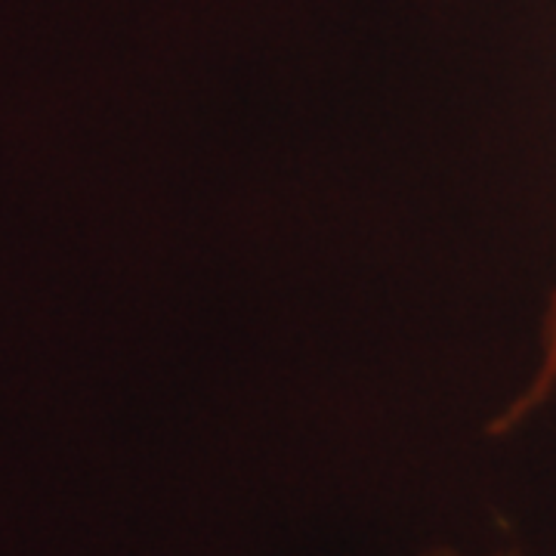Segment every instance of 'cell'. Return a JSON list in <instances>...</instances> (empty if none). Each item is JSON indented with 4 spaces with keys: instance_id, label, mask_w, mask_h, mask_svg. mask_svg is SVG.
Here are the masks:
<instances>
[{
    "instance_id": "6da1fadb",
    "label": "cell",
    "mask_w": 556,
    "mask_h": 556,
    "mask_svg": "<svg viewBox=\"0 0 556 556\" xmlns=\"http://www.w3.org/2000/svg\"><path fill=\"white\" fill-rule=\"evenodd\" d=\"M556 396V291L547 313H544V325H541V350H538V362L532 378L526 383L522 396L507 408V424H519L522 417L538 412L541 405H547Z\"/></svg>"
}]
</instances>
